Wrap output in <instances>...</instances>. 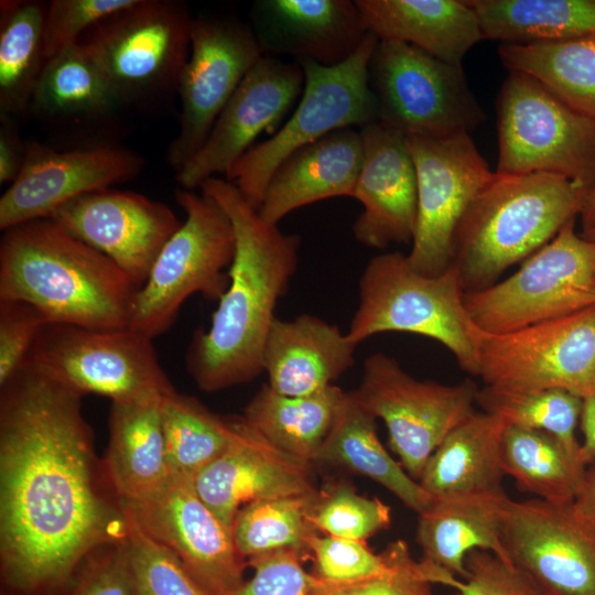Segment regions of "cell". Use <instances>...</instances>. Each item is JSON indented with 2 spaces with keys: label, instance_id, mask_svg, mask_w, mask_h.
<instances>
[{
  "label": "cell",
  "instance_id": "obj_1",
  "mask_svg": "<svg viewBox=\"0 0 595 595\" xmlns=\"http://www.w3.org/2000/svg\"><path fill=\"white\" fill-rule=\"evenodd\" d=\"M82 394L24 363L1 386L0 556L13 587L64 581L126 518L105 493Z\"/></svg>",
  "mask_w": 595,
  "mask_h": 595
},
{
  "label": "cell",
  "instance_id": "obj_2",
  "mask_svg": "<svg viewBox=\"0 0 595 595\" xmlns=\"http://www.w3.org/2000/svg\"><path fill=\"white\" fill-rule=\"evenodd\" d=\"M199 190L226 212L236 236L229 285L209 327L192 337L185 359L197 387L214 392L263 371L266 340L275 306L298 269L301 240L264 221L228 180L210 177Z\"/></svg>",
  "mask_w": 595,
  "mask_h": 595
},
{
  "label": "cell",
  "instance_id": "obj_3",
  "mask_svg": "<svg viewBox=\"0 0 595 595\" xmlns=\"http://www.w3.org/2000/svg\"><path fill=\"white\" fill-rule=\"evenodd\" d=\"M138 286L108 257L52 218L3 231L0 301H22L51 324L129 327Z\"/></svg>",
  "mask_w": 595,
  "mask_h": 595
},
{
  "label": "cell",
  "instance_id": "obj_4",
  "mask_svg": "<svg viewBox=\"0 0 595 595\" xmlns=\"http://www.w3.org/2000/svg\"><path fill=\"white\" fill-rule=\"evenodd\" d=\"M591 190L549 173L498 174L479 191L454 239L452 266L464 292L498 282L571 219L581 214Z\"/></svg>",
  "mask_w": 595,
  "mask_h": 595
},
{
  "label": "cell",
  "instance_id": "obj_5",
  "mask_svg": "<svg viewBox=\"0 0 595 595\" xmlns=\"http://www.w3.org/2000/svg\"><path fill=\"white\" fill-rule=\"evenodd\" d=\"M464 293L452 264L437 275H425L410 266L407 255H378L359 279L358 306L346 334L356 345L388 332L425 336L477 376L482 329L466 310Z\"/></svg>",
  "mask_w": 595,
  "mask_h": 595
},
{
  "label": "cell",
  "instance_id": "obj_6",
  "mask_svg": "<svg viewBox=\"0 0 595 595\" xmlns=\"http://www.w3.org/2000/svg\"><path fill=\"white\" fill-rule=\"evenodd\" d=\"M378 42L368 32L358 50L335 66L298 62L304 87L296 108L273 136L248 150L225 176L253 207H259L274 171L293 152L336 130L360 129L379 120L368 72Z\"/></svg>",
  "mask_w": 595,
  "mask_h": 595
},
{
  "label": "cell",
  "instance_id": "obj_7",
  "mask_svg": "<svg viewBox=\"0 0 595 595\" xmlns=\"http://www.w3.org/2000/svg\"><path fill=\"white\" fill-rule=\"evenodd\" d=\"M175 201L185 219L159 253L131 309L129 327L152 339L170 329L193 294L221 298L236 250L231 220L216 201L181 187Z\"/></svg>",
  "mask_w": 595,
  "mask_h": 595
},
{
  "label": "cell",
  "instance_id": "obj_8",
  "mask_svg": "<svg viewBox=\"0 0 595 595\" xmlns=\"http://www.w3.org/2000/svg\"><path fill=\"white\" fill-rule=\"evenodd\" d=\"M496 105V173L556 174L595 188V119L518 72H509Z\"/></svg>",
  "mask_w": 595,
  "mask_h": 595
},
{
  "label": "cell",
  "instance_id": "obj_9",
  "mask_svg": "<svg viewBox=\"0 0 595 595\" xmlns=\"http://www.w3.org/2000/svg\"><path fill=\"white\" fill-rule=\"evenodd\" d=\"M193 17L185 3L137 0L91 28L79 43L123 107L177 91Z\"/></svg>",
  "mask_w": 595,
  "mask_h": 595
},
{
  "label": "cell",
  "instance_id": "obj_10",
  "mask_svg": "<svg viewBox=\"0 0 595 595\" xmlns=\"http://www.w3.org/2000/svg\"><path fill=\"white\" fill-rule=\"evenodd\" d=\"M474 323L502 334L565 316L595 304V241L569 220L509 278L464 293Z\"/></svg>",
  "mask_w": 595,
  "mask_h": 595
},
{
  "label": "cell",
  "instance_id": "obj_11",
  "mask_svg": "<svg viewBox=\"0 0 595 595\" xmlns=\"http://www.w3.org/2000/svg\"><path fill=\"white\" fill-rule=\"evenodd\" d=\"M368 72L378 121L405 137L469 133L486 119L462 65L413 45L379 41Z\"/></svg>",
  "mask_w": 595,
  "mask_h": 595
},
{
  "label": "cell",
  "instance_id": "obj_12",
  "mask_svg": "<svg viewBox=\"0 0 595 595\" xmlns=\"http://www.w3.org/2000/svg\"><path fill=\"white\" fill-rule=\"evenodd\" d=\"M25 363L79 392L115 401L163 396L174 389L153 339L130 328L46 324Z\"/></svg>",
  "mask_w": 595,
  "mask_h": 595
},
{
  "label": "cell",
  "instance_id": "obj_13",
  "mask_svg": "<svg viewBox=\"0 0 595 595\" xmlns=\"http://www.w3.org/2000/svg\"><path fill=\"white\" fill-rule=\"evenodd\" d=\"M477 391L470 379L456 385L418 380L383 353L365 359L360 385L354 390L359 402L385 422L392 451L416 482L446 435L476 413Z\"/></svg>",
  "mask_w": 595,
  "mask_h": 595
},
{
  "label": "cell",
  "instance_id": "obj_14",
  "mask_svg": "<svg viewBox=\"0 0 595 595\" xmlns=\"http://www.w3.org/2000/svg\"><path fill=\"white\" fill-rule=\"evenodd\" d=\"M477 377L497 389L595 397V304L508 333L482 331Z\"/></svg>",
  "mask_w": 595,
  "mask_h": 595
},
{
  "label": "cell",
  "instance_id": "obj_15",
  "mask_svg": "<svg viewBox=\"0 0 595 595\" xmlns=\"http://www.w3.org/2000/svg\"><path fill=\"white\" fill-rule=\"evenodd\" d=\"M418 180V219L410 266L425 275L453 261L454 239L472 202L494 172L469 133L407 137Z\"/></svg>",
  "mask_w": 595,
  "mask_h": 595
},
{
  "label": "cell",
  "instance_id": "obj_16",
  "mask_svg": "<svg viewBox=\"0 0 595 595\" xmlns=\"http://www.w3.org/2000/svg\"><path fill=\"white\" fill-rule=\"evenodd\" d=\"M190 54L177 83L178 131L166 151L175 174L197 153L219 113L264 52L249 24L194 18Z\"/></svg>",
  "mask_w": 595,
  "mask_h": 595
},
{
  "label": "cell",
  "instance_id": "obj_17",
  "mask_svg": "<svg viewBox=\"0 0 595 595\" xmlns=\"http://www.w3.org/2000/svg\"><path fill=\"white\" fill-rule=\"evenodd\" d=\"M500 538L509 562L543 595H595V524L573 501L509 499Z\"/></svg>",
  "mask_w": 595,
  "mask_h": 595
},
{
  "label": "cell",
  "instance_id": "obj_18",
  "mask_svg": "<svg viewBox=\"0 0 595 595\" xmlns=\"http://www.w3.org/2000/svg\"><path fill=\"white\" fill-rule=\"evenodd\" d=\"M144 164L137 152L110 141L65 150L31 142L18 176L0 197V229L50 218L84 194L134 178Z\"/></svg>",
  "mask_w": 595,
  "mask_h": 595
},
{
  "label": "cell",
  "instance_id": "obj_19",
  "mask_svg": "<svg viewBox=\"0 0 595 595\" xmlns=\"http://www.w3.org/2000/svg\"><path fill=\"white\" fill-rule=\"evenodd\" d=\"M120 505L209 595H229L244 584L245 559L231 529L199 498L194 484L171 479L158 494Z\"/></svg>",
  "mask_w": 595,
  "mask_h": 595
},
{
  "label": "cell",
  "instance_id": "obj_20",
  "mask_svg": "<svg viewBox=\"0 0 595 595\" xmlns=\"http://www.w3.org/2000/svg\"><path fill=\"white\" fill-rule=\"evenodd\" d=\"M50 218L112 260L138 289L182 224L166 204L111 187L66 203Z\"/></svg>",
  "mask_w": 595,
  "mask_h": 595
},
{
  "label": "cell",
  "instance_id": "obj_21",
  "mask_svg": "<svg viewBox=\"0 0 595 595\" xmlns=\"http://www.w3.org/2000/svg\"><path fill=\"white\" fill-rule=\"evenodd\" d=\"M304 87L301 65L264 54L241 80L197 153L175 174L181 188L196 190L228 174L255 140L281 121Z\"/></svg>",
  "mask_w": 595,
  "mask_h": 595
},
{
  "label": "cell",
  "instance_id": "obj_22",
  "mask_svg": "<svg viewBox=\"0 0 595 595\" xmlns=\"http://www.w3.org/2000/svg\"><path fill=\"white\" fill-rule=\"evenodd\" d=\"M228 447L195 478L199 498L230 529L246 505L270 498L313 495L312 463L274 446L245 419L234 418Z\"/></svg>",
  "mask_w": 595,
  "mask_h": 595
},
{
  "label": "cell",
  "instance_id": "obj_23",
  "mask_svg": "<svg viewBox=\"0 0 595 595\" xmlns=\"http://www.w3.org/2000/svg\"><path fill=\"white\" fill-rule=\"evenodd\" d=\"M364 160L354 197L364 207L353 232L364 246L412 244L418 219V180L407 137L377 121L360 128Z\"/></svg>",
  "mask_w": 595,
  "mask_h": 595
},
{
  "label": "cell",
  "instance_id": "obj_24",
  "mask_svg": "<svg viewBox=\"0 0 595 595\" xmlns=\"http://www.w3.org/2000/svg\"><path fill=\"white\" fill-rule=\"evenodd\" d=\"M250 19L264 54L323 66L348 60L368 34L350 0H257Z\"/></svg>",
  "mask_w": 595,
  "mask_h": 595
},
{
  "label": "cell",
  "instance_id": "obj_25",
  "mask_svg": "<svg viewBox=\"0 0 595 595\" xmlns=\"http://www.w3.org/2000/svg\"><path fill=\"white\" fill-rule=\"evenodd\" d=\"M364 160L360 129L348 127L296 150L274 171L258 213L278 225L303 206L333 197H354Z\"/></svg>",
  "mask_w": 595,
  "mask_h": 595
},
{
  "label": "cell",
  "instance_id": "obj_26",
  "mask_svg": "<svg viewBox=\"0 0 595 595\" xmlns=\"http://www.w3.org/2000/svg\"><path fill=\"white\" fill-rule=\"evenodd\" d=\"M356 346L336 325L317 316L275 317L263 350L268 385L290 397L323 391L353 366Z\"/></svg>",
  "mask_w": 595,
  "mask_h": 595
},
{
  "label": "cell",
  "instance_id": "obj_27",
  "mask_svg": "<svg viewBox=\"0 0 595 595\" xmlns=\"http://www.w3.org/2000/svg\"><path fill=\"white\" fill-rule=\"evenodd\" d=\"M509 499L504 489L433 497L416 526L422 560L459 580L467 575L465 558L473 550L489 551L510 563L500 538Z\"/></svg>",
  "mask_w": 595,
  "mask_h": 595
},
{
  "label": "cell",
  "instance_id": "obj_28",
  "mask_svg": "<svg viewBox=\"0 0 595 595\" xmlns=\"http://www.w3.org/2000/svg\"><path fill=\"white\" fill-rule=\"evenodd\" d=\"M163 396L111 402L104 469L120 502L147 499L172 479L161 419Z\"/></svg>",
  "mask_w": 595,
  "mask_h": 595
},
{
  "label": "cell",
  "instance_id": "obj_29",
  "mask_svg": "<svg viewBox=\"0 0 595 595\" xmlns=\"http://www.w3.org/2000/svg\"><path fill=\"white\" fill-rule=\"evenodd\" d=\"M364 23L379 41L413 45L444 62L462 65L484 40L479 19L467 1L356 0Z\"/></svg>",
  "mask_w": 595,
  "mask_h": 595
},
{
  "label": "cell",
  "instance_id": "obj_30",
  "mask_svg": "<svg viewBox=\"0 0 595 595\" xmlns=\"http://www.w3.org/2000/svg\"><path fill=\"white\" fill-rule=\"evenodd\" d=\"M506 426L495 414L476 412L441 442L419 484L434 498L504 489L501 444Z\"/></svg>",
  "mask_w": 595,
  "mask_h": 595
},
{
  "label": "cell",
  "instance_id": "obj_31",
  "mask_svg": "<svg viewBox=\"0 0 595 595\" xmlns=\"http://www.w3.org/2000/svg\"><path fill=\"white\" fill-rule=\"evenodd\" d=\"M376 421L354 391L345 392L316 462L368 477L420 513L433 497L388 453L378 437Z\"/></svg>",
  "mask_w": 595,
  "mask_h": 595
},
{
  "label": "cell",
  "instance_id": "obj_32",
  "mask_svg": "<svg viewBox=\"0 0 595 595\" xmlns=\"http://www.w3.org/2000/svg\"><path fill=\"white\" fill-rule=\"evenodd\" d=\"M122 107L78 42L46 61L29 112L52 125L86 128L110 122Z\"/></svg>",
  "mask_w": 595,
  "mask_h": 595
},
{
  "label": "cell",
  "instance_id": "obj_33",
  "mask_svg": "<svg viewBox=\"0 0 595 595\" xmlns=\"http://www.w3.org/2000/svg\"><path fill=\"white\" fill-rule=\"evenodd\" d=\"M484 40L544 44L595 39V0H466Z\"/></svg>",
  "mask_w": 595,
  "mask_h": 595
},
{
  "label": "cell",
  "instance_id": "obj_34",
  "mask_svg": "<svg viewBox=\"0 0 595 595\" xmlns=\"http://www.w3.org/2000/svg\"><path fill=\"white\" fill-rule=\"evenodd\" d=\"M344 393L332 385L311 396L290 397L266 383L247 404L242 418L278 448L314 464Z\"/></svg>",
  "mask_w": 595,
  "mask_h": 595
},
{
  "label": "cell",
  "instance_id": "obj_35",
  "mask_svg": "<svg viewBox=\"0 0 595 595\" xmlns=\"http://www.w3.org/2000/svg\"><path fill=\"white\" fill-rule=\"evenodd\" d=\"M47 2L1 1L0 113L29 112L46 63L44 20Z\"/></svg>",
  "mask_w": 595,
  "mask_h": 595
},
{
  "label": "cell",
  "instance_id": "obj_36",
  "mask_svg": "<svg viewBox=\"0 0 595 595\" xmlns=\"http://www.w3.org/2000/svg\"><path fill=\"white\" fill-rule=\"evenodd\" d=\"M501 461L505 474L519 488L554 504L573 501L586 472L583 462L552 434L511 425L504 432Z\"/></svg>",
  "mask_w": 595,
  "mask_h": 595
},
{
  "label": "cell",
  "instance_id": "obj_37",
  "mask_svg": "<svg viewBox=\"0 0 595 595\" xmlns=\"http://www.w3.org/2000/svg\"><path fill=\"white\" fill-rule=\"evenodd\" d=\"M509 72L533 77L577 112L595 119V39L544 44H500Z\"/></svg>",
  "mask_w": 595,
  "mask_h": 595
},
{
  "label": "cell",
  "instance_id": "obj_38",
  "mask_svg": "<svg viewBox=\"0 0 595 595\" xmlns=\"http://www.w3.org/2000/svg\"><path fill=\"white\" fill-rule=\"evenodd\" d=\"M161 419L171 478L192 484L228 447L235 432L234 418H221L175 389L162 397Z\"/></svg>",
  "mask_w": 595,
  "mask_h": 595
},
{
  "label": "cell",
  "instance_id": "obj_39",
  "mask_svg": "<svg viewBox=\"0 0 595 595\" xmlns=\"http://www.w3.org/2000/svg\"><path fill=\"white\" fill-rule=\"evenodd\" d=\"M317 495L262 499L244 506L231 527L240 555L249 560L284 550L309 553V539L317 531L311 521Z\"/></svg>",
  "mask_w": 595,
  "mask_h": 595
},
{
  "label": "cell",
  "instance_id": "obj_40",
  "mask_svg": "<svg viewBox=\"0 0 595 595\" xmlns=\"http://www.w3.org/2000/svg\"><path fill=\"white\" fill-rule=\"evenodd\" d=\"M582 402V398L561 389L512 391L484 386L476 394L483 412L501 418L507 425L548 432L580 459L575 430Z\"/></svg>",
  "mask_w": 595,
  "mask_h": 595
},
{
  "label": "cell",
  "instance_id": "obj_41",
  "mask_svg": "<svg viewBox=\"0 0 595 595\" xmlns=\"http://www.w3.org/2000/svg\"><path fill=\"white\" fill-rule=\"evenodd\" d=\"M125 518V544L134 595H209L172 551L126 513Z\"/></svg>",
  "mask_w": 595,
  "mask_h": 595
},
{
  "label": "cell",
  "instance_id": "obj_42",
  "mask_svg": "<svg viewBox=\"0 0 595 595\" xmlns=\"http://www.w3.org/2000/svg\"><path fill=\"white\" fill-rule=\"evenodd\" d=\"M311 521L326 536L366 541L389 528L391 509L379 498L363 496L340 480L318 491Z\"/></svg>",
  "mask_w": 595,
  "mask_h": 595
},
{
  "label": "cell",
  "instance_id": "obj_43",
  "mask_svg": "<svg viewBox=\"0 0 595 595\" xmlns=\"http://www.w3.org/2000/svg\"><path fill=\"white\" fill-rule=\"evenodd\" d=\"M314 555L315 575L335 582L356 581L391 573L409 550L403 540L388 544L380 554L374 553L366 541L314 533L307 542Z\"/></svg>",
  "mask_w": 595,
  "mask_h": 595
},
{
  "label": "cell",
  "instance_id": "obj_44",
  "mask_svg": "<svg viewBox=\"0 0 595 595\" xmlns=\"http://www.w3.org/2000/svg\"><path fill=\"white\" fill-rule=\"evenodd\" d=\"M457 578L423 560L415 561L408 550L386 575L335 582L311 574L309 595H433V583L453 587Z\"/></svg>",
  "mask_w": 595,
  "mask_h": 595
},
{
  "label": "cell",
  "instance_id": "obj_45",
  "mask_svg": "<svg viewBox=\"0 0 595 595\" xmlns=\"http://www.w3.org/2000/svg\"><path fill=\"white\" fill-rule=\"evenodd\" d=\"M137 0H52L46 4L44 47L46 60L76 44L97 23Z\"/></svg>",
  "mask_w": 595,
  "mask_h": 595
},
{
  "label": "cell",
  "instance_id": "obj_46",
  "mask_svg": "<svg viewBox=\"0 0 595 595\" xmlns=\"http://www.w3.org/2000/svg\"><path fill=\"white\" fill-rule=\"evenodd\" d=\"M46 324L44 315L33 305L0 301V387L23 366Z\"/></svg>",
  "mask_w": 595,
  "mask_h": 595
},
{
  "label": "cell",
  "instance_id": "obj_47",
  "mask_svg": "<svg viewBox=\"0 0 595 595\" xmlns=\"http://www.w3.org/2000/svg\"><path fill=\"white\" fill-rule=\"evenodd\" d=\"M465 567L466 577L453 586L457 595H543L520 570L489 551H470Z\"/></svg>",
  "mask_w": 595,
  "mask_h": 595
},
{
  "label": "cell",
  "instance_id": "obj_48",
  "mask_svg": "<svg viewBox=\"0 0 595 595\" xmlns=\"http://www.w3.org/2000/svg\"><path fill=\"white\" fill-rule=\"evenodd\" d=\"M301 560L291 550L251 558L248 563L253 576L229 595H309L311 574Z\"/></svg>",
  "mask_w": 595,
  "mask_h": 595
},
{
  "label": "cell",
  "instance_id": "obj_49",
  "mask_svg": "<svg viewBox=\"0 0 595 595\" xmlns=\"http://www.w3.org/2000/svg\"><path fill=\"white\" fill-rule=\"evenodd\" d=\"M86 560L72 595H134L125 538L99 548Z\"/></svg>",
  "mask_w": 595,
  "mask_h": 595
},
{
  "label": "cell",
  "instance_id": "obj_50",
  "mask_svg": "<svg viewBox=\"0 0 595 595\" xmlns=\"http://www.w3.org/2000/svg\"><path fill=\"white\" fill-rule=\"evenodd\" d=\"M12 117L0 113V183L11 184L18 176L25 156L23 144Z\"/></svg>",
  "mask_w": 595,
  "mask_h": 595
},
{
  "label": "cell",
  "instance_id": "obj_51",
  "mask_svg": "<svg viewBox=\"0 0 595 595\" xmlns=\"http://www.w3.org/2000/svg\"><path fill=\"white\" fill-rule=\"evenodd\" d=\"M580 424L584 437L580 448V457L587 466L595 462V397L583 399Z\"/></svg>",
  "mask_w": 595,
  "mask_h": 595
},
{
  "label": "cell",
  "instance_id": "obj_52",
  "mask_svg": "<svg viewBox=\"0 0 595 595\" xmlns=\"http://www.w3.org/2000/svg\"><path fill=\"white\" fill-rule=\"evenodd\" d=\"M575 509L595 524V465L586 468L582 486L573 500Z\"/></svg>",
  "mask_w": 595,
  "mask_h": 595
},
{
  "label": "cell",
  "instance_id": "obj_53",
  "mask_svg": "<svg viewBox=\"0 0 595 595\" xmlns=\"http://www.w3.org/2000/svg\"><path fill=\"white\" fill-rule=\"evenodd\" d=\"M580 215L583 230L595 226V188L588 192Z\"/></svg>",
  "mask_w": 595,
  "mask_h": 595
},
{
  "label": "cell",
  "instance_id": "obj_54",
  "mask_svg": "<svg viewBox=\"0 0 595 595\" xmlns=\"http://www.w3.org/2000/svg\"><path fill=\"white\" fill-rule=\"evenodd\" d=\"M581 236L585 239L595 241V226L589 229L583 230Z\"/></svg>",
  "mask_w": 595,
  "mask_h": 595
}]
</instances>
